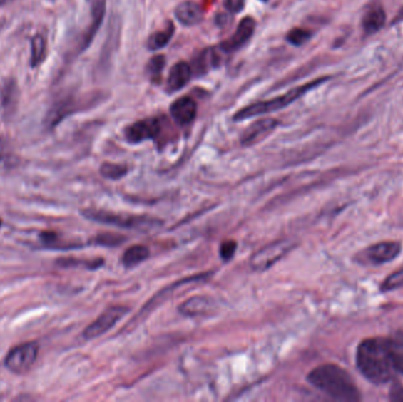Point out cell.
Returning a JSON list of instances; mask_svg holds the SVG:
<instances>
[{
  "mask_svg": "<svg viewBox=\"0 0 403 402\" xmlns=\"http://www.w3.org/2000/svg\"><path fill=\"white\" fill-rule=\"evenodd\" d=\"M356 362L363 376L375 385L389 381L395 371L387 339H367L361 342Z\"/></svg>",
  "mask_w": 403,
  "mask_h": 402,
  "instance_id": "6da1fadb",
  "label": "cell"
},
{
  "mask_svg": "<svg viewBox=\"0 0 403 402\" xmlns=\"http://www.w3.org/2000/svg\"><path fill=\"white\" fill-rule=\"evenodd\" d=\"M307 378L310 385L332 399L345 402L361 400L359 388L356 387L350 373L339 366L332 364L319 366L309 373Z\"/></svg>",
  "mask_w": 403,
  "mask_h": 402,
  "instance_id": "7a4b0ae2",
  "label": "cell"
},
{
  "mask_svg": "<svg viewBox=\"0 0 403 402\" xmlns=\"http://www.w3.org/2000/svg\"><path fill=\"white\" fill-rule=\"evenodd\" d=\"M327 81H328V77H321V78L315 79L312 82L305 83L303 86L292 88L285 95L278 96V97L268 99V100L249 104V105L244 106L242 109L238 110V113H235L234 117H233V120L235 122H241V120H249L252 117L280 111V110L285 109L287 106L296 102L297 99L301 98L302 96H305L310 90L315 89Z\"/></svg>",
  "mask_w": 403,
  "mask_h": 402,
  "instance_id": "3957f363",
  "label": "cell"
},
{
  "mask_svg": "<svg viewBox=\"0 0 403 402\" xmlns=\"http://www.w3.org/2000/svg\"><path fill=\"white\" fill-rule=\"evenodd\" d=\"M83 215L92 221L101 222L104 225H116L119 228L135 229L139 232H149L162 223L156 218L148 217V216L121 215V214L106 212V210H95V209L84 210Z\"/></svg>",
  "mask_w": 403,
  "mask_h": 402,
  "instance_id": "277c9868",
  "label": "cell"
},
{
  "mask_svg": "<svg viewBox=\"0 0 403 402\" xmlns=\"http://www.w3.org/2000/svg\"><path fill=\"white\" fill-rule=\"evenodd\" d=\"M292 248H294V244L287 239L270 243L251 256V268L256 272H265L274 266L275 263L283 259Z\"/></svg>",
  "mask_w": 403,
  "mask_h": 402,
  "instance_id": "5b68a950",
  "label": "cell"
},
{
  "mask_svg": "<svg viewBox=\"0 0 403 402\" xmlns=\"http://www.w3.org/2000/svg\"><path fill=\"white\" fill-rule=\"evenodd\" d=\"M38 355V344L27 342L11 349L5 359V366L16 374H24L34 366Z\"/></svg>",
  "mask_w": 403,
  "mask_h": 402,
  "instance_id": "8992f818",
  "label": "cell"
},
{
  "mask_svg": "<svg viewBox=\"0 0 403 402\" xmlns=\"http://www.w3.org/2000/svg\"><path fill=\"white\" fill-rule=\"evenodd\" d=\"M162 133V120L158 117H149L137 120L126 126L124 135L126 140L131 144H139L144 140H156Z\"/></svg>",
  "mask_w": 403,
  "mask_h": 402,
  "instance_id": "52a82bcc",
  "label": "cell"
},
{
  "mask_svg": "<svg viewBox=\"0 0 403 402\" xmlns=\"http://www.w3.org/2000/svg\"><path fill=\"white\" fill-rule=\"evenodd\" d=\"M130 309L126 306H115V307L108 308L101 316L92 322L86 329H85V339L91 340V339L99 338L101 335L104 334L106 331H110L118 321L122 320L126 314L129 313Z\"/></svg>",
  "mask_w": 403,
  "mask_h": 402,
  "instance_id": "ba28073f",
  "label": "cell"
},
{
  "mask_svg": "<svg viewBox=\"0 0 403 402\" xmlns=\"http://www.w3.org/2000/svg\"><path fill=\"white\" fill-rule=\"evenodd\" d=\"M256 29V21L252 17H245L240 21L238 29L227 41H222L220 44V51L225 53H233L243 48L244 45L249 43L251 37L254 36Z\"/></svg>",
  "mask_w": 403,
  "mask_h": 402,
  "instance_id": "9c48e42d",
  "label": "cell"
},
{
  "mask_svg": "<svg viewBox=\"0 0 403 402\" xmlns=\"http://www.w3.org/2000/svg\"><path fill=\"white\" fill-rule=\"evenodd\" d=\"M278 122L275 118H262L256 120L250 126L244 130L241 136V144L243 147H252L255 144L260 143L265 140L271 133H274L277 128Z\"/></svg>",
  "mask_w": 403,
  "mask_h": 402,
  "instance_id": "30bf717a",
  "label": "cell"
},
{
  "mask_svg": "<svg viewBox=\"0 0 403 402\" xmlns=\"http://www.w3.org/2000/svg\"><path fill=\"white\" fill-rule=\"evenodd\" d=\"M90 10H91V23L81 37L78 46L79 53L85 51L91 45L99 28L102 26L103 21L106 17V0H90Z\"/></svg>",
  "mask_w": 403,
  "mask_h": 402,
  "instance_id": "8fae6325",
  "label": "cell"
},
{
  "mask_svg": "<svg viewBox=\"0 0 403 402\" xmlns=\"http://www.w3.org/2000/svg\"><path fill=\"white\" fill-rule=\"evenodd\" d=\"M401 252V244L399 242H381L366 249L362 254L363 261L368 264H382L397 259Z\"/></svg>",
  "mask_w": 403,
  "mask_h": 402,
  "instance_id": "7c38bea8",
  "label": "cell"
},
{
  "mask_svg": "<svg viewBox=\"0 0 403 402\" xmlns=\"http://www.w3.org/2000/svg\"><path fill=\"white\" fill-rule=\"evenodd\" d=\"M81 104L83 103L79 102L72 96L59 99L51 106V109L49 110L48 116L45 118V125L48 126L49 129H53L54 126L61 123L65 117L78 111Z\"/></svg>",
  "mask_w": 403,
  "mask_h": 402,
  "instance_id": "4fadbf2b",
  "label": "cell"
},
{
  "mask_svg": "<svg viewBox=\"0 0 403 402\" xmlns=\"http://www.w3.org/2000/svg\"><path fill=\"white\" fill-rule=\"evenodd\" d=\"M170 115L178 125H189L197 116V104L189 96L180 97L170 105Z\"/></svg>",
  "mask_w": 403,
  "mask_h": 402,
  "instance_id": "5bb4252c",
  "label": "cell"
},
{
  "mask_svg": "<svg viewBox=\"0 0 403 402\" xmlns=\"http://www.w3.org/2000/svg\"><path fill=\"white\" fill-rule=\"evenodd\" d=\"M193 78V68L187 62H178L170 70L166 79V91L169 93H177L183 89Z\"/></svg>",
  "mask_w": 403,
  "mask_h": 402,
  "instance_id": "9a60e30c",
  "label": "cell"
},
{
  "mask_svg": "<svg viewBox=\"0 0 403 402\" xmlns=\"http://www.w3.org/2000/svg\"><path fill=\"white\" fill-rule=\"evenodd\" d=\"M175 17L184 26H195L203 21L204 11L196 1L185 0L177 5L175 9Z\"/></svg>",
  "mask_w": 403,
  "mask_h": 402,
  "instance_id": "2e32d148",
  "label": "cell"
},
{
  "mask_svg": "<svg viewBox=\"0 0 403 402\" xmlns=\"http://www.w3.org/2000/svg\"><path fill=\"white\" fill-rule=\"evenodd\" d=\"M211 308H213V301L209 297H193L180 304L178 310L185 316H200L210 313Z\"/></svg>",
  "mask_w": 403,
  "mask_h": 402,
  "instance_id": "e0dca14e",
  "label": "cell"
},
{
  "mask_svg": "<svg viewBox=\"0 0 403 402\" xmlns=\"http://www.w3.org/2000/svg\"><path fill=\"white\" fill-rule=\"evenodd\" d=\"M218 63H220V57L217 55L216 50L215 48H205L193 58V64L190 65L193 68V75L196 73L197 76H202L209 72L210 68L217 66Z\"/></svg>",
  "mask_w": 403,
  "mask_h": 402,
  "instance_id": "ac0fdd59",
  "label": "cell"
},
{
  "mask_svg": "<svg viewBox=\"0 0 403 402\" xmlns=\"http://www.w3.org/2000/svg\"><path fill=\"white\" fill-rule=\"evenodd\" d=\"M19 91L17 83L14 79H9L4 83L0 89V104L5 113H12L17 109Z\"/></svg>",
  "mask_w": 403,
  "mask_h": 402,
  "instance_id": "d6986e66",
  "label": "cell"
},
{
  "mask_svg": "<svg viewBox=\"0 0 403 402\" xmlns=\"http://www.w3.org/2000/svg\"><path fill=\"white\" fill-rule=\"evenodd\" d=\"M384 23H386V14L379 5L369 7L363 16L362 26L366 34H375L382 28Z\"/></svg>",
  "mask_w": 403,
  "mask_h": 402,
  "instance_id": "ffe728a7",
  "label": "cell"
},
{
  "mask_svg": "<svg viewBox=\"0 0 403 402\" xmlns=\"http://www.w3.org/2000/svg\"><path fill=\"white\" fill-rule=\"evenodd\" d=\"M175 34V25L173 21H168L164 25V28L160 29V31L153 32L146 41V46L150 51H157L160 48H165L173 39Z\"/></svg>",
  "mask_w": 403,
  "mask_h": 402,
  "instance_id": "44dd1931",
  "label": "cell"
},
{
  "mask_svg": "<svg viewBox=\"0 0 403 402\" xmlns=\"http://www.w3.org/2000/svg\"><path fill=\"white\" fill-rule=\"evenodd\" d=\"M46 53H48V39L45 37V34H34L31 39V68H38L44 62Z\"/></svg>",
  "mask_w": 403,
  "mask_h": 402,
  "instance_id": "7402d4cb",
  "label": "cell"
},
{
  "mask_svg": "<svg viewBox=\"0 0 403 402\" xmlns=\"http://www.w3.org/2000/svg\"><path fill=\"white\" fill-rule=\"evenodd\" d=\"M390 356L395 371L403 374V331H397L389 339H387Z\"/></svg>",
  "mask_w": 403,
  "mask_h": 402,
  "instance_id": "603a6c76",
  "label": "cell"
},
{
  "mask_svg": "<svg viewBox=\"0 0 403 402\" xmlns=\"http://www.w3.org/2000/svg\"><path fill=\"white\" fill-rule=\"evenodd\" d=\"M149 256V249L146 246L136 244V246L126 249V252L123 255V264L126 268H133V267L138 266L139 263L144 262Z\"/></svg>",
  "mask_w": 403,
  "mask_h": 402,
  "instance_id": "cb8c5ba5",
  "label": "cell"
},
{
  "mask_svg": "<svg viewBox=\"0 0 403 402\" xmlns=\"http://www.w3.org/2000/svg\"><path fill=\"white\" fill-rule=\"evenodd\" d=\"M165 57L162 55L153 56L149 62L146 63V76L153 83H160L162 78V72L165 68Z\"/></svg>",
  "mask_w": 403,
  "mask_h": 402,
  "instance_id": "d4e9b609",
  "label": "cell"
},
{
  "mask_svg": "<svg viewBox=\"0 0 403 402\" xmlns=\"http://www.w3.org/2000/svg\"><path fill=\"white\" fill-rule=\"evenodd\" d=\"M99 171H101V175H102L103 177L108 178V180H121V178L124 177L128 174L129 169L124 164L106 162V163L102 164Z\"/></svg>",
  "mask_w": 403,
  "mask_h": 402,
  "instance_id": "484cf974",
  "label": "cell"
},
{
  "mask_svg": "<svg viewBox=\"0 0 403 402\" xmlns=\"http://www.w3.org/2000/svg\"><path fill=\"white\" fill-rule=\"evenodd\" d=\"M312 32L308 31V30L296 28L288 32V34L285 36V39L294 46H301V45L305 44L312 38Z\"/></svg>",
  "mask_w": 403,
  "mask_h": 402,
  "instance_id": "4316f807",
  "label": "cell"
},
{
  "mask_svg": "<svg viewBox=\"0 0 403 402\" xmlns=\"http://www.w3.org/2000/svg\"><path fill=\"white\" fill-rule=\"evenodd\" d=\"M403 288V269L397 270L384 279L381 286L382 292H392V290Z\"/></svg>",
  "mask_w": 403,
  "mask_h": 402,
  "instance_id": "83f0119b",
  "label": "cell"
},
{
  "mask_svg": "<svg viewBox=\"0 0 403 402\" xmlns=\"http://www.w3.org/2000/svg\"><path fill=\"white\" fill-rule=\"evenodd\" d=\"M236 249H238V243L230 239V241H224L222 243L220 249V255L223 259L224 262H228L229 259H233L236 252Z\"/></svg>",
  "mask_w": 403,
  "mask_h": 402,
  "instance_id": "f1b7e54d",
  "label": "cell"
},
{
  "mask_svg": "<svg viewBox=\"0 0 403 402\" xmlns=\"http://www.w3.org/2000/svg\"><path fill=\"white\" fill-rule=\"evenodd\" d=\"M124 239H126L123 236L115 235V234H102V235L97 236V243L102 246H118V244H122Z\"/></svg>",
  "mask_w": 403,
  "mask_h": 402,
  "instance_id": "f546056e",
  "label": "cell"
},
{
  "mask_svg": "<svg viewBox=\"0 0 403 402\" xmlns=\"http://www.w3.org/2000/svg\"><path fill=\"white\" fill-rule=\"evenodd\" d=\"M247 0H224V5L227 7V10L233 14H238L243 10L245 6Z\"/></svg>",
  "mask_w": 403,
  "mask_h": 402,
  "instance_id": "4dcf8cb0",
  "label": "cell"
},
{
  "mask_svg": "<svg viewBox=\"0 0 403 402\" xmlns=\"http://www.w3.org/2000/svg\"><path fill=\"white\" fill-rule=\"evenodd\" d=\"M390 400L392 401H403V386L400 382H395L390 388Z\"/></svg>",
  "mask_w": 403,
  "mask_h": 402,
  "instance_id": "1f68e13d",
  "label": "cell"
},
{
  "mask_svg": "<svg viewBox=\"0 0 403 402\" xmlns=\"http://www.w3.org/2000/svg\"><path fill=\"white\" fill-rule=\"evenodd\" d=\"M12 0H0V6H3L5 4L10 3Z\"/></svg>",
  "mask_w": 403,
  "mask_h": 402,
  "instance_id": "d6a6232c",
  "label": "cell"
},
{
  "mask_svg": "<svg viewBox=\"0 0 403 402\" xmlns=\"http://www.w3.org/2000/svg\"><path fill=\"white\" fill-rule=\"evenodd\" d=\"M262 1H268V0H262Z\"/></svg>",
  "mask_w": 403,
  "mask_h": 402,
  "instance_id": "836d02e7",
  "label": "cell"
}]
</instances>
